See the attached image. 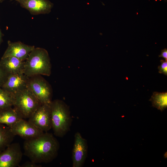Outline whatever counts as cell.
Returning <instances> with one entry per match:
<instances>
[{
  "label": "cell",
  "instance_id": "cell-22",
  "mask_svg": "<svg viewBox=\"0 0 167 167\" xmlns=\"http://www.w3.org/2000/svg\"><path fill=\"white\" fill-rule=\"evenodd\" d=\"M3 35L2 34L1 29L0 28V46L2 44V42L3 41L2 37L3 36Z\"/></svg>",
  "mask_w": 167,
  "mask_h": 167
},
{
  "label": "cell",
  "instance_id": "cell-23",
  "mask_svg": "<svg viewBox=\"0 0 167 167\" xmlns=\"http://www.w3.org/2000/svg\"><path fill=\"white\" fill-rule=\"evenodd\" d=\"M5 0H0V2L1 3V2H3Z\"/></svg>",
  "mask_w": 167,
  "mask_h": 167
},
{
  "label": "cell",
  "instance_id": "cell-6",
  "mask_svg": "<svg viewBox=\"0 0 167 167\" xmlns=\"http://www.w3.org/2000/svg\"><path fill=\"white\" fill-rule=\"evenodd\" d=\"M50 104H41L28 118V121L44 132L52 128Z\"/></svg>",
  "mask_w": 167,
  "mask_h": 167
},
{
  "label": "cell",
  "instance_id": "cell-21",
  "mask_svg": "<svg viewBox=\"0 0 167 167\" xmlns=\"http://www.w3.org/2000/svg\"><path fill=\"white\" fill-rule=\"evenodd\" d=\"M159 57H162L165 59V60H167V49H165L161 50V54L159 55Z\"/></svg>",
  "mask_w": 167,
  "mask_h": 167
},
{
  "label": "cell",
  "instance_id": "cell-15",
  "mask_svg": "<svg viewBox=\"0 0 167 167\" xmlns=\"http://www.w3.org/2000/svg\"><path fill=\"white\" fill-rule=\"evenodd\" d=\"M15 136L9 126L0 124V152L12 143Z\"/></svg>",
  "mask_w": 167,
  "mask_h": 167
},
{
  "label": "cell",
  "instance_id": "cell-16",
  "mask_svg": "<svg viewBox=\"0 0 167 167\" xmlns=\"http://www.w3.org/2000/svg\"><path fill=\"white\" fill-rule=\"evenodd\" d=\"M149 101L153 106L162 111L167 107V92H154Z\"/></svg>",
  "mask_w": 167,
  "mask_h": 167
},
{
  "label": "cell",
  "instance_id": "cell-9",
  "mask_svg": "<svg viewBox=\"0 0 167 167\" xmlns=\"http://www.w3.org/2000/svg\"><path fill=\"white\" fill-rule=\"evenodd\" d=\"M9 127L15 136L19 135L25 140L36 137L44 132L24 119Z\"/></svg>",
  "mask_w": 167,
  "mask_h": 167
},
{
  "label": "cell",
  "instance_id": "cell-5",
  "mask_svg": "<svg viewBox=\"0 0 167 167\" xmlns=\"http://www.w3.org/2000/svg\"><path fill=\"white\" fill-rule=\"evenodd\" d=\"M27 88L42 104H49L51 102L52 88L48 82L41 75L29 77Z\"/></svg>",
  "mask_w": 167,
  "mask_h": 167
},
{
  "label": "cell",
  "instance_id": "cell-14",
  "mask_svg": "<svg viewBox=\"0 0 167 167\" xmlns=\"http://www.w3.org/2000/svg\"><path fill=\"white\" fill-rule=\"evenodd\" d=\"M22 119L21 115L14 108L0 110V124L10 127Z\"/></svg>",
  "mask_w": 167,
  "mask_h": 167
},
{
  "label": "cell",
  "instance_id": "cell-13",
  "mask_svg": "<svg viewBox=\"0 0 167 167\" xmlns=\"http://www.w3.org/2000/svg\"><path fill=\"white\" fill-rule=\"evenodd\" d=\"M0 61L8 74L23 73L24 61L13 57H2Z\"/></svg>",
  "mask_w": 167,
  "mask_h": 167
},
{
  "label": "cell",
  "instance_id": "cell-19",
  "mask_svg": "<svg viewBox=\"0 0 167 167\" xmlns=\"http://www.w3.org/2000/svg\"><path fill=\"white\" fill-rule=\"evenodd\" d=\"M8 74L1 65L0 61V87H1L6 81Z\"/></svg>",
  "mask_w": 167,
  "mask_h": 167
},
{
  "label": "cell",
  "instance_id": "cell-3",
  "mask_svg": "<svg viewBox=\"0 0 167 167\" xmlns=\"http://www.w3.org/2000/svg\"><path fill=\"white\" fill-rule=\"evenodd\" d=\"M50 105L54 135L63 137L69 131L71 124L69 107L63 101L58 99L52 101Z\"/></svg>",
  "mask_w": 167,
  "mask_h": 167
},
{
  "label": "cell",
  "instance_id": "cell-18",
  "mask_svg": "<svg viewBox=\"0 0 167 167\" xmlns=\"http://www.w3.org/2000/svg\"><path fill=\"white\" fill-rule=\"evenodd\" d=\"M161 65L158 66L159 73L167 75V60H161Z\"/></svg>",
  "mask_w": 167,
  "mask_h": 167
},
{
  "label": "cell",
  "instance_id": "cell-11",
  "mask_svg": "<svg viewBox=\"0 0 167 167\" xmlns=\"http://www.w3.org/2000/svg\"><path fill=\"white\" fill-rule=\"evenodd\" d=\"M20 6L32 15L49 14L54 4L49 0H16Z\"/></svg>",
  "mask_w": 167,
  "mask_h": 167
},
{
  "label": "cell",
  "instance_id": "cell-1",
  "mask_svg": "<svg viewBox=\"0 0 167 167\" xmlns=\"http://www.w3.org/2000/svg\"><path fill=\"white\" fill-rule=\"evenodd\" d=\"M59 147L58 140L53 134L48 132L25 139L23 143L24 155L37 164L52 161L57 156Z\"/></svg>",
  "mask_w": 167,
  "mask_h": 167
},
{
  "label": "cell",
  "instance_id": "cell-8",
  "mask_svg": "<svg viewBox=\"0 0 167 167\" xmlns=\"http://www.w3.org/2000/svg\"><path fill=\"white\" fill-rule=\"evenodd\" d=\"M88 146L86 139L80 133L77 132L75 135L74 143L72 151V166L81 167L87 156Z\"/></svg>",
  "mask_w": 167,
  "mask_h": 167
},
{
  "label": "cell",
  "instance_id": "cell-17",
  "mask_svg": "<svg viewBox=\"0 0 167 167\" xmlns=\"http://www.w3.org/2000/svg\"><path fill=\"white\" fill-rule=\"evenodd\" d=\"M14 95L0 87V110L13 106Z\"/></svg>",
  "mask_w": 167,
  "mask_h": 167
},
{
  "label": "cell",
  "instance_id": "cell-4",
  "mask_svg": "<svg viewBox=\"0 0 167 167\" xmlns=\"http://www.w3.org/2000/svg\"><path fill=\"white\" fill-rule=\"evenodd\" d=\"M41 104L28 88L14 94L13 106L23 118H29Z\"/></svg>",
  "mask_w": 167,
  "mask_h": 167
},
{
  "label": "cell",
  "instance_id": "cell-24",
  "mask_svg": "<svg viewBox=\"0 0 167 167\" xmlns=\"http://www.w3.org/2000/svg\"><path fill=\"white\" fill-rule=\"evenodd\" d=\"M10 1H13V0H15V1H16V0H10Z\"/></svg>",
  "mask_w": 167,
  "mask_h": 167
},
{
  "label": "cell",
  "instance_id": "cell-20",
  "mask_svg": "<svg viewBox=\"0 0 167 167\" xmlns=\"http://www.w3.org/2000/svg\"><path fill=\"white\" fill-rule=\"evenodd\" d=\"M31 161H26L20 166H19L20 167H41L42 165L40 164H38Z\"/></svg>",
  "mask_w": 167,
  "mask_h": 167
},
{
  "label": "cell",
  "instance_id": "cell-12",
  "mask_svg": "<svg viewBox=\"0 0 167 167\" xmlns=\"http://www.w3.org/2000/svg\"><path fill=\"white\" fill-rule=\"evenodd\" d=\"M7 44V47L2 57H13L23 61L26 60L35 48L34 45H28L19 41L12 42L9 40Z\"/></svg>",
  "mask_w": 167,
  "mask_h": 167
},
{
  "label": "cell",
  "instance_id": "cell-7",
  "mask_svg": "<svg viewBox=\"0 0 167 167\" xmlns=\"http://www.w3.org/2000/svg\"><path fill=\"white\" fill-rule=\"evenodd\" d=\"M23 153L18 143H11L0 152V167L19 166Z\"/></svg>",
  "mask_w": 167,
  "mask_h": 167
},
{
  "label": "cell",
  "instance_id": "cell-10",
  "mask_svg": "<svg viewBox=\"0 0 167 167\" xmlns=\"http://www.w3.org/2000/svg\"><path fill=\"white\" fill-rule=\"evenodd\" d=\"M28 78L23 73L8 74L6 81L1 87L14 95L27 88Z\"/></svg>",
  "mask_w": 167,
  "mask_h": 167
},
{
  "label": "cell",
  "instance_id": "cell-2",
  "mask_svg": "<svg viewBox=\"0 0 167 167\" xmlns=\"http://www.w3.org/2000/svg\"><path fill=\"white\" fill-rule=\"evenodd\" d=\"M51 64L47 51L45 49L35 48L24 61L23 73L30 77L36 75L49 76Z\"/></svg>",
  "mask_w": 167,
  "mask_h": 167
}]
</instances>
